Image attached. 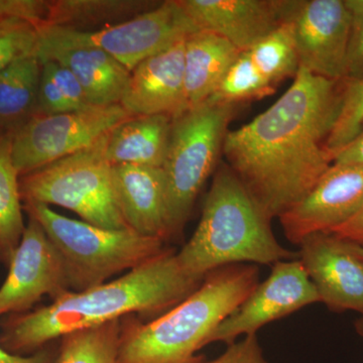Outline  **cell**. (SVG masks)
Segmentation results:
<instances>
[{"label": "cell", "mask_w": 363, "mask_h": 363, "mask_svg": "<svg viewBox=\"0 0 363 363\" xmlns=\"http://www.w3.org/2000/svg\"><path fill=\"white\" fill-rule=\"evenodd\" d=\"M274 90L276 86L257 70L248 52H241L209 99L238 106L269 96Z\"/></svg>", "instance_id": "484cf974"}, {"label": "cell", "mask_w": 363, "mask_h": 363, "mask_svg": "<svg viewBox=\"0 0 363 363\" xmlns=\"http://www.w3.org/2000/svg\"><path fill=\"white\" fill-rule=\"evenodd\" d=\"M241 52L209 30H197L185 39V88L189 108L207 101Z\"/></svg>", "instance_id": "ac0fdd59"}, {"label": "cell", "mask_w": 363, "mask_h": 363, "mask_svg": "<svg viewBox=\"0 0 363 363\" xmlns=\"http://www.w3.org/2000/svg\"><path fill=\"white\" fill-rule=\"evenodd\" d=\"M363 124V78L342 79L340 107L330 135L327 149L336 152L357 136Z\"/></svg>", "instance_id": "4316f807"}, {"label": "cell", "mask_w": 363, "mask_h": 363, "mask_svg": "<svg viewBox=\"0 0 363 363\" xmlns=\"http://www.w3.org/2000/svg\"><path fill=\"white\" fill-rule=\"evenodd\" d=\"M117 201L126 225L147 238H169L164 171L138 164L112 166Z\"/></svg>", "instance_id": "e0dca14e"}, {"label": "cell", "mask_w": 363, "mask_h": 363, "mask_svg": "<svg viewBox=\"0 0 363 363\" xmlns=\"http://www.w3.org/2000/svg\"><path fill=\"white\" fill-rule=\"evenodd\" d=\"M119 104L133 116L162 114L174 119L188 111L185 39L138 64Z\"/></svg>", "instance_id": "2e32d148"}, {"label": "cell", "mask_w": 363, "mask_h": 363, "mask_svg": "<svg viewBox=\"0 0 363 363\" xmlns=\"http://www.w3.org/2000/svg\"><path fill=\"white\" fill-rule=\"evenodd\" d=\"M109 133L94 145L20 179L23 203L66 208L83 221L106 229L128 228L107 161Z\"/></svg>", "instance_id": "52a82bcc"}, {"label": "cell", "mask_w": 363, "mask_h": 363, "mask_svg": "<svg viewBox=\"0 0 363 363\" xmlns=\"http://www.w3.org/2000/svg\"><path fill=\"white\" fill-rule=\"evenodd\" d=\"M341 92L342 80L300 68L283 96L227 133L222 150L226 164L271 220L304 199L330 168L327 140Z\"/></svg>", "instance_id": "6da1fadb"}, {"label": "cell", "mask_w": 363, "mask_h": 363, "mask_svg": "<svg viewBox=\"0 0 363 363\" xmlns=\"http://www.w3.org/2000/svg\"><path fill=\"white\" fill-rule=\"evenodd\" d=\"M267 218L226 164L214 172L201 219L190 240L177 253L183 271L204 279L231 264H274L298 259L279 245Z\"/></svg>", "instance_id": "277c9868"}, {"label": "cell", "mask_w": 363, "mask_h": 363, "mask_svg": "<svg viewBox=\"0 0 363 363\" xmlns=\"http://www.w3.org/2000/svg\"><path fill=\"white\" fill-rule=\"evenodd\" d=\"M291 21L300 68L342 80L352 30L343 0H298Z\"/></svg>", "instance_id": "5bb4252c"}, {"label": "cell", "mask_w": 363, "mask_h": 363, "mask_svg": "<svg viewBox=\"0 0 363 363\" xmlns=\"http://www.w3.org/2000/svg\"><path fill=\"white\" fill-rule=\"evenodd\" d=\"M131 117L121 104L54 116L35 114L13 133L16 171L20 177L28 175L87 149Z\"/></svg>", "instance_id": "9c48e42d"}, {"label": "cell", "mask_w": 363, "mask_h": 363, "mask_svg": "<svg viewBox=\"0 0 363 363\" xmlns=\"http://www.w3.org/2000/svg\"><path fill=\"white\" fill-rule=\"evenodd\" d=\"M39 60H55L71 70L82 86L91 106L121 104L130 76V71L113 57L95 48L52 52Z\"/></svg>", "instance_id": "d6986e66"}, {"label": "cell", "mask_w": 363, "mask_h": 363, "mask_svg": "<svg viewBox=\"0 0 363 363\" xmlns=\"http://www.w3.org/2000/svg\"><path fill=\"white\" fill-rule=\"evenodd\" d=\"M363 78V20L352 21L350 47L346 57L344 78Z\"/></svg>", "instance_id": "d6a6232c"}, {"label": "cell", "mask_w": 363, "mask_h": 363, "mask_svg": "<svg viewBox=\"0 0 363 363\" xmlns=\"http://www.w3.org/2000/svg\"><path fill=\"white\" fill-rule=\"evenodd\" d=\"M173 118L168 116H133L109 133L106 157L111 166L138 164L162 168Z\"/></svg>", "instance_id": "ffe728a7"}, {"label": "cell", "mask_w": 363, "mask_h": 363, "mask_svg": "<svg viewBox=\"0 0 363 363\" xmlns=\"http://www.w3.org/2000/svg\"><path fill=\"white\" fill-rule=\"evenodd\" d=\"M121 320L66 334L59 339L56 363H118Z\"/></svg>", "instance_id": "cb8c5ba5"}, {"label": "cell", "mask_w": 363, "mask_h": 363, "mask_svg": "<svg viewBox=\"0 0 363 363\" xmlns=\"http://www.w3.org/2000/svg\"><path fill=\"white\" fill-rule=\"evenodd\" d=\"M363 209V164H332L298 204L279 217L286 238L300 245L307 236L331 233Z\"/></svg>", "instance_id": "4fadbf2b"}, {"label": "cell", "mask_w": 363, "mask_h": 363, "mask_svg": "<svg viewBox=\"0 0 363 363\" xmlns=\"http://www.w3.org/2000/svg\"><path fill=\"white\" fill-rule=\"evenodd\" d=\"M362 257H363V247H362Z\"/></svg>", "instance_id": "f35d334b"}, {"label": "cell", "mask_w": 363, "mask_h": 363, "mask_svg": "<svg viewBox=\"0 0 363 363\" xmlns=\"http://www.w3.org/2000/svg\"><path fill=\"white\" fill-rule=\"evenodd\" d=\"M75 111L70 102L62 94L61 91L52 82L51 78L42 70L40 75L39 97H38L37 113L43 116L66 113Z\"/></svg>", "instance_id": "1f68e13d"}, {"label": "cell", "mask_w": 363, "mask_h": 363, "mask_svg": "<svg viewBox=\"0 0 363 363\" xmlns=\"http://www.w3.org/2000/svg\"><path fill=\"white\" fill-rule=\"evenodd\" d=\"M259 284L255 264H231L205 277L192 295L147 323L121 329L118 363H203L215 329Z\"/></svg>", "instance_id": "3957f363"}, {"label": "cell", "mask_w": 363, "mask_h": 363, "mask_svg": "<svg viewBox=\"0 0 363 363\" xmlns=\"http://www.w3.org/2000/svg\"><path fill=\"white\" fill-rule=\"evenodd\" d=\"M204 279L182 269L177 253L166 250L121 278L83 292H66L51 304L11 315L0 334V346L28 355L72 332L92 328L140 313L160 317L183 302Z\"/></svg>", "instance_id": "7a4b0ae2"}, {"label": "cell", "mask_w": 363, "mask_h": 363, "mask_svg": "<svg viewBox=\"0 0 363 363\" xmlns=\"http://www.w3.org/2000/svg\"><path fill=\"white\" fill-rule=\"evenodd\" d=\"M23 210L39 222L58 250L72 292L104 285L119 272L133 271L166 250L164 240L130 228H102L68 218L39 203H23Z\"/></svg>", "instance_id": "5b68a950"}, {"label": "cell", "mask_w": 363, "mask_h": 363, "mask_svg": "<svg viewBox=\"0 0 363 363\" xmlns=\"http://www.w3.org/2000/svg\"><path fill=\"white\" fill-rule=\"evenodd\" d=\"M331 233L337 234L341 238L353 241L363 247V209L353 217L351 220L346 222L343 225L332 230Z\"/></svg>", "instance_id": "d590c367"}, {"label": "cell", "mask_w": 363, "mask_h": 363, "mask_svg": "<svg viewBox=\"0 0 363 363\" xmlns=\"http://www.w3.org/2000/svg\"><path fill=\"white\" fill-rule=\"evenodd\" d=\"M355 330L360 336L363 338V312L360 314V317L358 318L357 321L355 322Z\"/></svg>", "instance_id": "74e56055"}, {"label": "cell", "mask_w": 363, "mask_h": 363, "mask_svg": "<svg viewBox=\"0 0 363 363\" xmlns=\"http://www.w3.org/2000/svg\"><path fill=\"white\" fill-rule=\"evenodd\" d=\"M203 363H271L264 357L257 334L247 335L240 341L227 345L226 350L217 358Z\"/></svg>", "instance_id": "4dcf8cb0"}, {"label": "cell", "mask_w": 363, "mask_h": 363, "mask_svg": "<svg viewBox=\"0 0 363 363\" xmlns=\"http://www.w3.org/2000/svg\"><path fill=\"white\" fill-rule=\"evenodd\" d=\"M50 0H0V18L26 21L37 30L47 25Z\"/></svg>", "instance_id": "f546056e"}, {"label": "cell", "mask_w": 363, "mask_h": 363, "mask_svg": "<svg viewBox=\"0 0 363 363\" xmlns=\"http://www.w3.org/2000/svg\"><path fill=\"white\" fill-rule=\"evenodd\" d=\"M320 303L316 288L300 260L272 264L271 274L218 325L208 344L235 342L240 336L257 334L264 325L307 306Z\"/></svg>", "instance_id": "30bf717a"}, {"label": "cell", "mask_w": 363, "mask_h": 363, "mask_svg": "<svg viewBox=\"0 0 363 363\" xmlns=\"http://www.w3.org/2000/svg\"><path fill=\"white\" fill-rule=\"evenodd\" d=\"M352 21L363 20V0H343Z\"/></svg>", "instance_id": "8d00e7d4"}, {"label": "cell", "mask_w": 363, "mask_h": 363, "mask_svg": "<svg viewBox=\"0 0 363 363\" xmlns=\"http://www.w3.org/2000/svg\"><path fill=\"white\" fill-rule=\"evenodd\" d=\"M57 354L58 346L52 342L28 355L13 354L0 346V363H56Z\"/></svg>", "instance_id": "836d02e7"}, {"label": "cell", "mask_w": 363, "mask_h": 363, "mask_svg": "<svg viewBox=\"0 0 363 363\" xmlns=\"http://www.w3.org/2000/svg\"><path fill=\"white\" fill-rule=\"evenodd\" d=\"M200 30L183 11L179 0H167L130 21L101 30H70L45 26L38 30V58L52 52L95 48L113 57L128 71L143 60Z\"/></svg>", "instance_id": "ba28073f"}, {"label": "cell", "mask_w": 363, "mask_h": 363, "mask_svg": "<svg viewBox=\"0 0 363 363\" xmlns=\"http://www.w3.org/2000/svg\"><path fill=\"white\" fill-rule=\"evenodd\" d=\"M65 264L42 225L32 216L0 286V317L28 312L44 296L69 292Z\"/></svg>", "instance_id": "8fae6325"}, {"label": "cell", "mask_w": 363, "mask_h": 363, "mask_svg": "<svg viewBox=\"0 0 363 363\" xmlns=\"http://www.w3.org/2000/svg\"><path fill=\"white\" fill-rule=\"evenodd\" d=\"M20 179L13 157V133H0V262L9 267L26 224Z\"/></svg>", "instance_id": "603a6c76"}, {"label": "cell", "mask_w": 363, "mask_h": 363, "mask_svg": "<svg viewBox=\"0 0 363 363\" xmlns=\"http://www.w3.org/2000/svg\"><path fill=\"white\" fill-rule=\"evenodd\" d=\"M236 107L208 99L173 119L162 168L169 238L183 231L200 191L216 171Z\"/></svg>", "instance_id": "8992f818"}, {"label": "cell", "mask_w": 363, "mask_h": 363, "mask_svg": "<svg viewBox=\"0 0 363 363\" xmlns=\"http://www.w3.org/2000/svg\"><path fill=\"white\" fill-rule=\"evenodd\" d=\"M298 259L320 303L336 313L363 312L362 247L333 233H317L298 245Z\"/></svg>", "instance_id": "7c38bea8"}, {"label": "cell", "mask_w": 363, "mask_h": 363, "mask_svg": "<svg viewBox=\"0 0 363 363\" xmlns=\"http://www.w3.org/2000/svg\"><path fill=\"white\" fill-rule=\"evenodd\" d=\"M39 32L26 21L0 18V74L11 64L35 54Z\"/></svg>", "instance_id": "83f0119b"}, {"label": "cell", "mask_w": 363, "mask_h": 363, "mask_svg": "<svg viewBox=\"0 0 363 363\" xmlns=\"http://www.w3.org/2000/svg\"><path fill=\"white\" fill-rule=\"evenodd\" d=\"M298 0H179L200 30H209L247 52L291 21Z\"/></svg>", "instance_id": "9a60e30c"}, {"label": "cell", "mask_w": 363, "mask_h": 363, "mask_svg": "<svg viewBox=\"0 0 363 363\" xmlns=\"http://www.w3.org/2000/svg\"><path fill=\"white\" fill-rule=\"evenodd\" d=\"M161 2L150 0H51L47 25L90 32L130 21ZM99 28V30H100Z\"/></svg>", "instance_id": "44dd1931"}, {"label": "cell", "mask_w": 363, "mask_h": 363, "mask_svg": "<svg viewBox=\"0 0 363 363\" xmlns=\"http://www.w3.org/2000/svg\"><path fill=\"white\" fill-rule=\"evenodd\" d=\"M40 75L42 63L35 54L0 74V133H13L37 113Z\"/></svg>", "instance_id": "7402d4cb"}, {"label": "cell", "mask_w": 363, "mask_h": 363, "mask_svg": "<svg viewBox=\"0 0 363 363\" xmlns=\"http://www.w3.org/2000/svg\"><path fill=\"white\" fill-rule=\"evenodd\" d=\"M332 164H363V124L357 136L331 154Z\"/></svg>", "instance_id": "e575fe53"}, {"label": "cell", "mask_w": 363, "mask_h": 363, "mask_svg": "<svg viewBox=\"0 0 363 363\" xmlns=\"http://www.w3.org/2000/svg\"><path fill=\"white\" fill-rule=\"evenodd\" d=\"M247 52L257 70L274 86L295 78L300 70L292 21L279 26Z\"/></svg>", "instance_id": "d4e9b609"}, {"label": "cell", "mask_w": 363, "mask_h": 363, "mask_svg": "<svg viewBox=\"0 0 363 363\" xmlns=\"http://www.w3.org/2000/svg\"><path fill=\"white\" fill-rule=\"evenodd\" d=\"M40 63H42L43 72L52 79L62 94L70 102L74 111H82L91 107L86 99L82 86L71 70L55 60H45Z\"/></svg>", "instance_id": "f1b7e54d"}]
</instances>
